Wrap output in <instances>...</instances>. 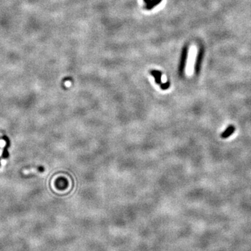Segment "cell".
I'll list each match as a JSON object with an SVG mask.
<instances>
[{"mask_svg": "<svg viewBox=\"0 0 251 251\" xmlns=\"http://www.w3.org/2000/svg\"><path fill=\"white\" fill-rule=\"evenodd\" d=\"M152 74L154 75L155 78V82L157 85H160V88L163 89V90H166L170 87V84L169 82H165L163 83L162 81H161V73L159 72V71H152Z\"/></svg>", "mask_w": 251, "mask_h": 251, "instance_id": "cell-1", "label": "cell"}, {"mask_svg": "<svg viewBox=\"0 0 251 251\" xmlns=\"http://www.w3.org/2000/svg\"><path fill=\"white\" fill-rule=\"evenodd\" d=\"M2 139L6 142V146H4V148L2 152V158L7 159L9 156V151H8V149L11 146V142H10L9 138H8L7 135H4L2 137Z\"/></svg>", "mask_w": 251, "mask_h": 251, "instance_id": "cell-2", "label": "cell"}, {"mask_svg": "<svg viewBox=\"0 0 251 251\" xmlns=\"http://www.w3.org/2000/svg\"><path fill=\"white\" fill-rule=\"evenodd\" d=\"M38 170H39V171H40V172H43V171H44V168H43V167H41V166H40V167H38Z\"/></svg>", "mask_w": 251, "mask_h": 251, "instance_id": "cell-3", "label": "cell"}, {"mask_svg": "<svg viewBox=\"0 0 251 251\" xmlns=\"http://www.w3.org/2000/svg\"><path fill=\"white\" fill-rule=\"evenodd\" d=\"M0 166H1V162H0Z\"/></svg>", "mask_w": 251, "mask_h": 251, "instance_id": "cell-4", "label": "cell"}]
</instances>
